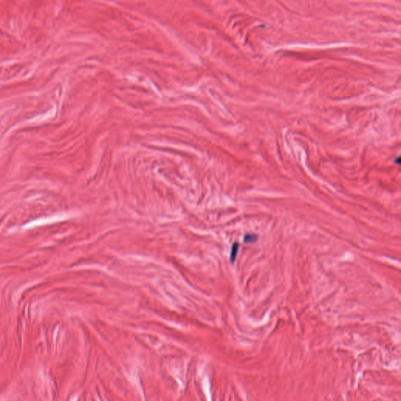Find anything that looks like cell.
<instances>
[{"label":"cell","mask_w":401,"mask_h":401,"mask_svg":"<svg viewBox=\"0 0 401 401\" xmlns=\"http://www.w3.org/2000/svg\"><path fill=\"white\" fill-rule=\"evenodd\" d=\"M239 246L240 244L238 242L234 243L233 246H232V248H231V253H230V261L231 263H234L237 257V254H238V249H239Z\"/></svg>","instance_id":"obj_1"},{"label":"cell","mask_w":401,"mask_h":401,"mask_svg":"<svg viewBox=\"0 0 401 401\" xmlns=\"http://www.w3.org/2000/svg\"><path fill=\"white\" fill-rule=\"evenodd\" d=\"M257 239L258 237L256 234H246L244 238V241L246 243H254Z\"/></svg>","instance_id":"obj_2"}]
</instances>
